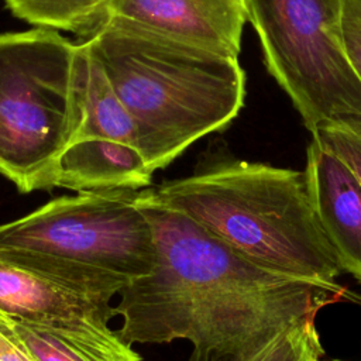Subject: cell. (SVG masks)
Segmentation results:
<instances>
[{
  "label": "cell",
  "instance_id": "1",
  "mask_svg": "<svg viewBox=\"0 0 361 361\" xmlns=\"http://www.w3.org/2000/svg\"><path fill=\"white\" fill-rule=\"evenodd\" d=\"M138 204L155 234L154 269L128 282L114 305L120 338L133 345L188 340V361H258L292 323L338 300L345 289L285 275L245 258L152 188Z\"/></svg>",
  "mask_w": 361,
  "mask_h": 361
},
{
  "label": "cell",
  "instance_id": "2",
  "mask_svg": "<svg viewBox=\"0 0 361 361\" xmlns=\"http://www.w3.org/2000/svg\"><path fill=\"white\" fill-rule=\"evenodd\" d=\"M154 193L264 268L340 285L343 269L319 220L306 171L212 159Z\"/></svg>",
  "mask_w": 361,
  "mask_h": 361
},
{
  "label": "cell",
  "instance_id": "3",
  "mask_svg": "<svg viewBox=\"0 0 361 361\" xmlns=\"http://www.w3.org/2000/svg\"><path fill=\"white\" fill-rule=\"evenodd\" d=\"M86 42L133 117L152 173L197 140L224 130L244 106L245 72L238 59L113 21Z\"/></svg>",
  "mask_w": 361,
  "mask_h": 361
},
{
  "label": "cell",
  "instance_id": "4",
  "mask_svg": "<svg viewBox=\"0 0 361 361\" xmlns=\"http://www.w3.org/2000/svg\"><path fill=\"white\" fill-rule=\"evenodd\" d=\"M78 52L51 28L0 34V173L23 193L51 189L79 126Z\"/></svg>",
  "mask_w": 361,
  "mask_h": 361
},
{
  "label": "cell",
  "instance_id": "5",
  "mask_svg": "<svg viewBox=\"0 0 361 361\" xmlns=\"http://www.w3.org/2000/svg\"><path fill=\"white\" fill-rule=\"evenodd\" d=\"M269 75L306 128L361 117V82L341 45V0H244Z\"/></svg>",
  "mask_w": 361,
  "mask_h": 361
},
{
  "label": "cell",
  "instance_id": "6",
  "mask_svg": "<svg viewBox=\"0 0 361 361\" xmlns=\"http://www.w3.org/2000/svg\"><path fill=\"white\" fill-rule=\"evenodd\" d=\"M131 189L76 192L0 224V248L30 251L131 282L157 259L155 234Z\"/></svg>",
  "mask_w": 361,
  "mask_h": 361
},
{
  "label": "cell",
  "instance_id": "7",
  "mask_svg": "<svg viewBox=\"0 0 361 361\" xmlns=\"http://www.w3.org/2000/svg\"><path fill=\"white\" fill-rule=\"evenodd\" d=\"M127 283L41 254L0 248V312L10 317L109 322L116 316L111 300Z\"/></svg>",
  "mask_w": 361,
  "mask_h": 361
},
{
  "label": "cell",
  "instance_id": "8",
  "mask_svg": "<svg viewBox=\"0 0 361 361\" xmlns=\"http://www.w3.org/2000/svg\"><path fill=\"white\" fill-rule=\"evenodd\" d=\"M109 21L238 59L247 11L244 0H111Z\"/></svg>",
  "mask_w": 361,
  "mask_h": 361
},
{
  "label": "cell",
  "instance_id": "9",
  "mask_svg": "<svg viewBox=\"0 0 361 361\" xmlns=\"http://www.w3.org/2000/svg\"><path fill=\"white\" fill-rule=\"evenodd\" d=\"M305 171L338 264L361 285V183L343 159L314 138L307 147Z\"/></svg>",
  "mask_w": 361,
  "mask_h": 361
},
{
  "label": "cell",
  "instance_id": "10",
  "mask_svg": "<svg viewBox=\"0 0 361 361\" xmlns=\"http://www.w3.org/2000/svg\"><path fill=\"white\" fill-rule=\"evenodd\" d=\"M7 317L37 361H142L103 319L32 322Z\"/></svg>",
  "mask_w": 361,
  "mask_h": 361
},
{
  "label": "cell",
  "instance_id": "11",
  "mask_svg": "<svg viewBox=\"0 0 361 361\" xmlns=\"http://www.w3.org/2000/svg\"><path fill=\"white\" fill-rule=\"evenodd\" d=\"M18 18L42 28L71 31L87 41L110 18L111 0H4Z\"/></svg>",
  "mask_w": 361,
  "mask_h": 361
},
{
  "label": "cell",
  "instance_id": "12",
  "mask_svg": "<svg viewBox=\"0 0 361 361\" xmlns=\"http://www.w3.org/2000/svg\"><path fill=\"white\" fill-rule=\"evenodd\" d=\"M314 320L316 314H309L288 326L258 361H322L324 350Z\"/></svg>",
  "mask_w": 361,
  "mask_h": 361
},
{
  "label": "cell",
  "instance_id": "13",
  "mask_svg": "<svg viewBox=\"0 0 361 361\" xmlns=\"http://www.w3.org/2000/svg\"><path fill=\"white\" fill-rule=\"evenodd\" d=\"M312 138L343 159L361 183V117L327 123L319 127Z\"/></svg>",
  "mask_w": 361,
  "mask_h": 361
},
{
  "label": "cell",
  "instance_id": "14",
  "mask_svg": "<svg viewBox=\"0 0 361 361\" xmlns=\"http://www.w3.org/2000/svg\"><path fill=\"white\" fill-rule=\"evenodd\" d=\"M340 34L345 58L361 82V0H341Z\"/></svg>",
  "mask_w": 361,
  "mask_h": 361
},
{
  "label": "cell",
  "instance_id": "15",
  "mask_svg": "<svg viewBox=\"0 0 361 361\" xmlns=\"http://www.w3.org/2000/svg\"><path fill=\"white\" fill-rule=\"evenodd\" d=\"M0 361H37L13 329L7 314L0 312Z\"/></svg>",
  "mask_w": 361,
  "mask_h": 361
},
{
  "label": "cell",
  "instance_id": "16",
  "mask_svg": "<svg viewBox=\"0 0 361 361\" xmlns=\"http://www.w3.org/2000/svg\"><path fill=\"white\" fill-rule=\"evenodd\" d=\"M330 361H343V360H330Z\"/></svg>",
  "mask_w": 361,
  "mask_h": 361
}]
</instances>
